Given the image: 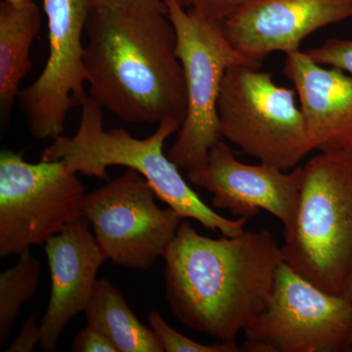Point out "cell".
<instances>
[{
    "label": "cell",
    "instance_id": "6da1fadb",
    "mask_svg": "<svg viewBox=\"0 0 352 352\" xmlns=\"http://www.w3.org/2000/svg\"><path fill=\"white\" fill-rule=\"evenodd\" d=\"M164 259L166 300L176 318L224 342H236L263 311L283 261L268 231L212 239L187 221Z\"/></svg>",
    "mask_w": 352,
    "mask_h": 352
},
{
    "label": "cell",
    "instance_id": "7a4b0ae2",
    "mask_svg": "<svg viewBox=\"0 0 352 352\" xmlns=\"http://www.w3.org/2000/svg\"><path fill=\"white\" fill-rule=\"evenodd\" d=\"M85 34L91 98L122 122L182 124L186 80L166 14L92 6Z\"/></svg>",
    "mask_w": 352,
    "mask_h": 352
},
{
    "label": "cell",
    "instance_id": "3957f363",
    "mask_svg": "<svg viewBox=\"0 0 352 352\" xmlns=\"http://www.w3.org/2000/svg\"><path fill=\"white\" fill-rule=\"evenodd\" d=\"M82 109L75 135L53 139L41 153L43 161L63 160L72 173L99 179H108L109 166L132 168L144 176L157 198L173 208L183 219H195L208 230L219 231L226 237L244 232L249 219H226L215 212L197 195L177 166L164 154V142L179 131L180 122L164 120L149 138L138 139L124 129L105 131L103 108L91 97H87Z\"/></svg>",
    "mask_w": 352,
    "mask_h": 352
},
{
    "label": "cell",
    "instance_id": "277c9868",
    "mask_svg": "<svg viewBox=\"0 0 352 352\" xmlns=\"http://www.w3.org/2000/svg\"><path fill=\"white\" fill-rule=\"evenodd\" d=\"M281 256L315 286L344 296L352 275V153H319L302 166L295 224Z\"/></svg>",
    "mask_w": 352,
    "mask_h": 352
},
{
    "label": "cell",
    "instance_id": "5b68a950",
    "mask_svg": "<svg viewBox=\"0 0 352 352\" xmlns=\"http://www.w3.org/2000/svg\"><path fill=\"white\" fill-rule=\"evenodd\" d=\"M175 30L176 55L184 69L187 113L177 139L166 153L179 170L205 166L210 151L222 140L219 100L227 69L235 65L261 67L232 45L221 21L163 0Z\"/></svg>",
    "mask_w": 352,
    "mask_h": 352
},
{
    "label": "cell",
    "instance_id": "8992f818",
    "mask_svg": "<svg viewBox=\"0 0 352 352\" xmlns=\"http://www.w3.org/2000/svg\"><path fill=\"white\" fill-rule=\"evenodd\" d=\"M259 69H227L217 106L222 138L261 163L292 170L312 152L298 95Z\"/></svg>",
    "mask_w": 352,
    "mask_h": 352
},
{
    "label": "cell",
    "instance_id": "52a82bcc",
    "mask_svg": "<svg viewBox=\"0 0 352 352\" xmlns=\"http://www.w3.org/2000/svg\"><path fill=\"white\" fill-rule=\"evenodd\" d=\"M85 186L63 160L28 163L0 152V256L44 245L83 217Z\"/></svg>",
    "mask_w": 352,
    "mask_h": 352
},
{
    "label": "cell",
    "instance_id": "ba28073f",
    "mask_svg": "<svg viewBox=\"0 0 352 352\" xmlns=\"http://www.w3.org/2000/svg\"><path fill=\"white\" fill-rule=\"evenodd\" d=\"M244 336L242 351H352V302L326 293L282 261L265 307Z\"/></svg>",
    "mask_w": 352,
    "mask_h": 352
},
{
    "label": "cell",
    "instance_id": "9c48e42d",
    "mask_svg": "<svg viewBox=\"0 0 352 352\" xmlns=\"http://www.w3.org/2000/svg\"><path fill=\"white\" fill-rule=\"evenodd\" d=\"M156 193L138 171L124 175L87 193L82 215L108 261L134 270H149L175 239L182 217L157 205Z\"/></svg>",
    "mask_w": 352,
    "mask_h": 352
},
{
    "label": "cell",
    "instance_id": "30bf717a",
    "mask_svg": "<svg viewBox=\"0 0 352 352\" xmlns=\"http://www.w3.org/2000/svg\"><path fill=\"white\" fill-rule=\"evenodd\" d=\"M91 7L92 0H43L50 55L36 82L17 97L32 138L61 136L69 111L87 99L82 34Z\"/></svg>",
    "mask_w": 352,
    "mask_h": 352
},
{
    "label": "cell",
    "instance_id": "8fae6325",
    "mask_svg": "<svg viewBox=\"0 0 352 352\" xmlns=\"http://www.w3.org/2000/svg\"><path fill=\"white\" fill-rule=\"evenodd\" d=\"M187 177L194 186L214 195V208L228 210L235 217L248 219L266 210L283 224L285 238L293 230L302 166L287 173L270 164H244L221 140L210 150L205 166L187 171Z\"/></svg>",
    "mask_w": 352,
    "mask_h": 352
},
{
    "label": "cell",
    "instance_id": "7c38bea8",
    "mask_svg": "<svg viewBox=\"0 0 352 352\" xmlns=\"http://www.w3.org/2000/svg\"><path fill=\"white\" fill-rule=\"evenodd\" d=\"M351 18L352 0H244L223 25L236 50L261 62L300 51L310 34Z\"/></svg>",
    "mask_w": 352,
    "mask_h": 352
},
{
    "label": "cell",
    "instance_id": "4fadbf2b",
    "mask_svg": "<svg viewBox=\"0 0 352 352\" xmlns=\"http://www.w3.org/2000/svg\"><path fill=\"white\" fill-rule=\"evenodd\" d=\"M89 227V220L80 217L44 244L51 292L41 323L39 344L43 351H56L64 329L85 311L98 282V271L108 261Z\"/></svg>",
    "mask_w": 352,
    "mask_h": 352
},
{
    "label": "cell",
    "instance_id": "5bb4252c",
    "mask_svg": "<svg viewBox=\"0 0 352 352\" xmlns=\"http://www.w3.org/2000/svg\"><path fill=\"white\" fill-rule=\"evenodd\" d=\"M283 73L298 95L311 151L352 153V76L300 50L287 54Z\"/></svg>",
    "mask_w": 352,
    "mask_h": 352
},
{
    "label": "cell",
    "instance_id": "9a60e30c",
    "mask_svg": "<svg viewBox=\"0 0 352 352\" xmlns=\"http://www.w3.org/2000/svg\"><path fill=\"white\" fill-rule=\"evenodd\" d=\"M41 29L36 3L15 7L0 2V112L2 122L10 118L20 92V82L31 73L30 52Z\"/></svg>",
    "mask_w": 352,
    "mask_h": 352
},
{
    "label": "cell",
    "instance_id": "2e32d148",
    "mask_svg": "<svg viewBox=\"0 0 352 352\" xmlns=\"http://www.w3.org/2000/svg\"><path fill=\"white\" fill-rule=\"evenodd\" d=\"M87 325L98 329L120 352H164L152 329L134 315L117 287L98 279L85 311Z\"/></svg>",
    "mask_w": 352,
    "mask_h": 352
},
{
    "label": "cell",
    "instance_id": "e0dca14e",
    "mask_svg": "<svg viewBox=\"0 0 352 352\" xmlns=\"http://www.w3.org/2000/svg\"><path fill=\"white\" fill-rule=\"evenodd\" d=\"M41 273V263L28 250L0 274V344L6 342L21 308L36 295Z\"/></svg>",
    "mask_w": 352,
    "mask_h": 352
},
{
    "label": "cell",
    "instance_id": "ac0fdd59",
    "mask_svg": "<svg viewBox=\"0 0 352 352\" xmlns=\"http://www.w3.org/2000/svg\"><path fill=\"white\" fill-rule=\"evenodd\" d=\"M151 329L166 352H240L241 346L236 342L219 340L215 344H204L189 339L171 328L156 310L148 316Z\"/></svg>",
    "mask_w": 352,
    "mask_h": 352
},
{
    "label": "cell",
    "instance_id": "d6986e66",
    "mask_svg": "<svg viewBox=\"0 0 352 352\" xmlns=\"http://www.w3.org/2000/svg\"><path fill=\"white\" fill-rule=\"evenodd\" d=\"M305 53L315 63L342 69L352 76V39H328Z\"/></svg>",
    "mask_w": 352,
    "mask_h": 352
},
{
    "label": "cell",
    "instance_id": "ffe728a7",
    "mask_svg": "<svg viewBox=\"0 0 352 352\" xmlns=\"http://www.w3.org/2000/svg\"><path fill=\"white\" fill-rule=\"evenodd\" d=\"M183 8L193 9L208 19L226 21L244 0H175Z\"/></svg>",
    "mask_w": 352,
    "mask_h": 352
},
{
    "label": "cell",
    "instance_id": "44dd1931",
    "mask_svg": "<svg viewBox=\"0 0 352 352\" xmlns=\"http://www.w3.org/2000/svg\"><path fill=\"white\" fill-rule=\"evenodd\" d=\"M74 352H120L115 344L98 329L87 325L74 339Z\"/></svg>",
    "mask_w": 352,
    "mask_h": 352
},
{
    "label": "cell",
    "instance_id": "7402d4cb",
    "mask_svg": "<svg viewBox=\"0 0 352 352\" xmlns=\"http://www.w3.org/2000/svg\"><path fill=\"white\" fill-rule=\"evenodd\" d=\"M41 329L36 322V314H34L25 322L21 328L17 338L14 340L11 346L6 349L7 352H31L34 346L41 342Z\"/></svg>",
    "mask_w": 352,
    "mask_h": 352
},
{
    "label": "cell",
    "instance_id": "603a6c76",
    "mask_svg": "<svg viewBox=\"0 0 352 352\" xmlns=\"http://www.w3.org/2000/svg\"><path fill=\"white\" fill-rule=\"evenodd\" d=\"M92 6H105L119 10L155 11L168 15L163 0H92Z\"/></svg>",
    "mask_w": 352,
    "mask_h": 352
},
{
    "label": "cell",
    "instance_id": "cb8c5ba5",
    "mask_svg": "<svg viewBox=\"0 0 352 352\" xmlns=\"http://www.w3.org/2000/svg\"><path fill=\"white\" fill-rule=\"evenodd\" d=\"M3 1L15 7L27 6L29 4L34 3V0H3Z\"/></svg>",
    "mask_w": 352,
    "mask_h": 352
},
{
    "label": "cell",
    "instance_id": "d4e9b609",
    "mask_svg": "<svg viewBox=\"0 0 352 352\" xmlns=\"http://www.w3.org/2000/svg\"><path fill=\"white\" fill-rule=\"evenodd\" d=\"M344 296H346L351 302H352V275L351 279H349V284H347L346 292H344Z\"/></svg>",
    "mask_w": 352,
    "mask_h": 352
}]
</instances>
